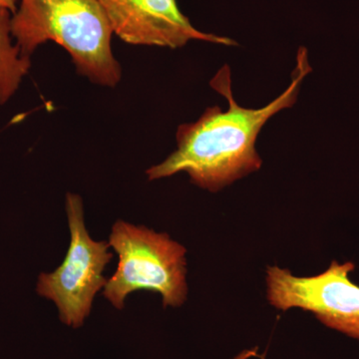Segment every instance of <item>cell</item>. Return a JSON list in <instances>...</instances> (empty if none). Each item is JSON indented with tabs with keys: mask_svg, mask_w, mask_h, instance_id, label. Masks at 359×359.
Wrapping results in <instances>:
<instances>
[{
	"mask_svg": "<svg viewBox=\"0 0 359 359\" xmlns=\"http://www.w3.org/2000/svg\"><path fill=\"white\" fill-rule=\"evenodd\" d=\"M261 359H266V353H264L263 355L261 356Z\"/></svg>",
	"mask_w": 359,
	"mask_h": 359,
	"instance_id": "cell-10",
	"label": "cell"
},
{
	"mask_svg": "<svg viewBox=\"0 0 359 359\" xmlns=\"http://www.w3.org/2000/svg\"><path fill=\"white\" fill-rule=\"evenodd\" d=\"M109 245L119 261L103 295L113 306L123 309L130 294L138 290L158 292L165 308L184 304L188 294L185 247L166 233L122 219L113 224Z\"/></svg>",
	"mask_w": 359,
	"mask_h": 359,
	"instance_id": "cell-3",
	"label": "cell"
},
{
	"mask_svg": "<svg viewBox=\"0 0 359 359\" xmlns=\"http://www.w3.org/2000/svg\"><path fill=\"white\" fill-rule=\"evenodd\" d=\"M11 34L22 58L30 60L39 45L51 40L93 83L114 87L121 80V66L111 48L112 27L97 0H20Z\"/></svg>",
	"mask_w": 359,
	"mask_h": 359,
	"instance_id": "cell-2",
	"label": "cell"
},
{
	"mask_svg": "<svg viewBox=\"0 0 359 359\" xmlns=\"http://www.w3.org/2000/svg\"><path fill=\"white\" fill-rule=\"evenodd\" d=\"M257 351H259V347H254V348L250 349H245L242 353L236 355L235 358L231 359H250L252 358H255V356H257Z\"/></svg>",
	"mask_w": 359,
	"mask_h": 359,
	"instance_id": "cell-8",
	"label": "cell"
},
{
	"mask_svg": "<svg viewBox=\"0 0 359 359\" xmlns=\"http://www.w3.org/2000/svg\"><path fill=\"white\" fill-rule=\"evenodd\" d=\"M16 4H18V0H0V6L9 9L13 14L18 9L16 8Z\"/></svg>",
	"mask_w": 359,
	"mask_h": 359,
	"instance_id": "cell-9",
	"label": "cell"
},
{
	"mask_svg": "<svg viewBox=\"0 0 359 359\" xmlns=\"http://www.w3.org/2000/svg\"><path fill=\"white\" fill-rule=\"evenodd\" d=\"M113 33L134 45L176 49L191 40L237 46L229 37L200 32L180 11L177 0H97Z\"/></svg>",
	"mask_w": 359,
	"mask_h": 359,
	"instance_id": "cell-6",
	"label": "cell"
},
{
	"mask_svg": "<svg viewBox=\"0 0 359 359\" xmlns=\"http://www.w3.org/2000/svg\"><path fill=\"white\" fill-rule=\"evenodd\" d=\"M308 55L306 47L299 49L289 87L275 100L257 109L242 107L236 102L231 71L229 65H224L210 84L226 99L229 109L212 106L197 121L179 126L176 150L161 164L149 168L146 171L149 180L186 172L193 184L215 193L259 171L263 160L257 154V137L271 117L297 102L302 81L313 71Z\"/></svg>",
	"mask_w": 359,
	"mask_h": 359,
	"instance_id": "cell-1",
	"label": "cell"
},
{
	"mask_svg": "<svg viewBox=\"0 0 359 359\" xmlns=\"http://www.w3.org/2000/svg\"><path fill=\"white\" fill-rule=\"evenodd\" d=\"M354 269L351 262L334 261L320 275L302 278L289 269L269 266L266 297L276 309H304L327 327L359 339V285L348 276Z\"/></svg>",
	"mask_w": 359,
	"mask_h": 359,
	"instance_id": "cell-5",
	"label": "cell"
},
{
	"mask_svg": "<svg viewBox=\"0 0 359 359\" xmlns=\"http://www.w3.org/2000/svg\"><path fill=\"white\" fill-rule=\"evenodd\" d=\"M66 212L70 243L65 261L52 273H40L36 292L55 304L61 323L79 328L91 313L96 294L107 283L103 273L113 254L109 243L90 237L80 196L67 194Z\"/></svg>",
	"mask_w": 359,
	"mask_h": 359,
	"instance_id": "cell-4",
	"label": "cell"
},
{
	"mask_svg": "<svg viewBox=\"0 0 359 359\" xmlns=\"http://www.w3.org/2000/svg\"><path fill=\"white\" fill-rule=\"evenodd\" d=\"M13 13L0 6V105L6 104L27 74L32 61L22 58L18 45L11 41Z\"/></svg>",
	"mask_w": 359,
	"mask_h": 359,
	"instance_id": "cell-7",
	"label": "cell"
}]
</instances>
